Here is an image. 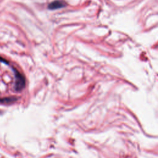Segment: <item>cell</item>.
I'll return each mask as SVG.
<instances>
[{"label":"cell","mask_w":158,"mask_h":158,"mask_svg":"<svg viewBox=\"0 0 158 158\" xmlns=\"http://www.w3.org/2000/svg\"><path fill=\"white\" fill-rule=\"evenodd\" d=\"M15 75V89L17 91H20L25 86V79L24 76L16 69L12 68Z\"/></svg>","instance_id":"1"},{"label":"cell","mask_w":158,"mask_h":158,"mask_svg":"<svg viewBox=\"0 0 158 158\" xmlns=\"http://www.w3.org/2000/svg\"><path fill=\"white\" fill-rule=\"evenodd\" d=\"M65 3L63 1L56 0L52 2L51 4L48 5V8L50 9H56L59 8H61L65 6Z\"/></svg>","instance_id":"2"},{"label":"cell","mask_w":158,"mask_h":158,"mask_svg":"<svg viewBox=\"0 0 158 158\" xmlns=\"http://www.w3.org/2000/svg\"><path fill=\"white\" fill-rule=\"evenodd\" d=\"M16 101L15 98H1L0 102L1 103H11Z\"/></svg>","instance_id":"3"},{"label":"cell","mask_w":158,"mask_h":158,"mask_svg":"<svg viewBox=\"0 0 158 158\" xmlns=\"http://www.w3.org/2000/svg\"><path fill=\"white\" fill-rule=\"evenodd\" d=\"M0 62H2L4 64H9V62L6 59H5L4 58H3L2 57H1V56H0Z\"/></svg>","instance_id":"4"}]
</instances>
